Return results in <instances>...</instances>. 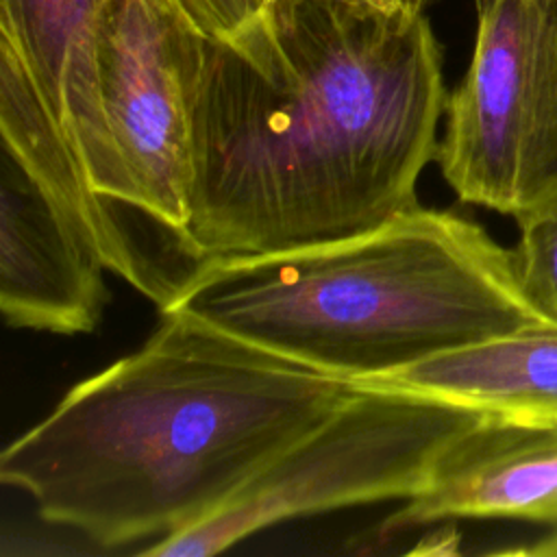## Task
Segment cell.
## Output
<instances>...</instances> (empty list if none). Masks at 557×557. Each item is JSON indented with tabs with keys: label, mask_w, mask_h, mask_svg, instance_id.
<instances>
[{
	"label": "cell",
	"mask_w": 557,
	"mask_h": 557,
	"mask_svg": "<svg viewBox=\"0 0 557 557\" xmlns=\"http://www.w3.org/2000/svg\"><path fill=\"white\" fill-rule=\"evenodd\" d=\"M446 98L422 11L270 0L231 37L205 41L181 248L194 259L281 252L418 207Z\"/></svg>",
	"instance_id": "1"
},
{
	"label": "cell",
	"mask_w": 557,
	"mask_h": 557,
	"mask_svg": "<svg viewBox=\"0 0 557 557\" xmlns=\"http://www.w3.org/2000/svg\"><path fill=\"white\" fill-rule=\"evenodd\" d=\"M146 344L76 383L0 457L44 520L104 548L159 542L231 500L355 389L163 309Z\"/></svg>",
	"instance_id": "2"
},
{
	"label": "cell",
	"mask_w": 557,
	"mask_h": 557,
	"mask_svg": "<svg viewBox=\"0 0 557 557\" xmlns=\"http://www.w3.org/2000/svg\"><path fill=\"white\" fill-rule=\"evenodd\" d=\"M163 309L350 383L550 324L522 289L513 248L420 205L335 242L205 257Z\"/></svg>",
	"instance_id": "3"
},
{
	"label": "cell",
	"mask_w": 557,
	"mask_h": 557,
	"mask_svg": "<svg viewBox=\"0 0 557 557\" xmlns=\"http://www.w3.org/2000/svg\"><path fill=\"white\" fill-rule=\"evenodd\" d=\"M490 413L405 389L357 385L198 524L141 548L154 557L226 550L272 524L418 494L442 453Z\"/></svg>",
	"instance_id": "4"
},
{
	"label": "cell",
	"mask_w": 557,
	"mask_h": 557,
	"mask_svg": "<svg viewBox=\"0 0 557 557\" xmlns=\"http://www.w3.org/2000/svg\"><path fill=\"white\" fill-rule=\"evenodd\" d=\"M474 15L435 161L461 202L518 220L557 198V0H474Z\"/></svg>",
	"instance_id": "5"
},
{
	"label": "cell",
	"mask_w": 557,
	"mask_h": 557,
	"mask_svg": "<svg viewBox=\"0 0 557 557\" xmlns=\"http://www.w3.org/2000/svg\"><path fill=\"white\" fill-rule=\"evenodd\" d=\"M207 37L178 0H109L98 30L100 98L124 205L176 242L187 222L191 91Z\"/></svg>",
	"instance_id": "6"
},
{
	"label": "cell",
	"mask_w": 557,
	"mask_h": 557,
	"mask_svg": "<svg viewBox=\"0 0 557 557\" xmlns=\"http://www.w3.org/2000/svg\"><path fill=\"white\" fill-rule=\"evenodd\" d=\"M104 261L89 235L2 148L0 309L9 326L89 333L109 300Z\"/></svg>",
	"instance_id": "7"
},
{
	"label": "cell",
	"mask_w": 557,
	"mask_h": 557,
	"mask_svg": "<svg viewBox=\"0 0 557 557\" xmlns=\"http://www.w3.org/2000/svg\"><path fill=\"white\" fill-rule=\"evenodd\" d=\"M457 518L557 527V424L483 418L442 453L424 487L392 511L379 533Z\"/></svg>",
	"instance_id": "8"
},
{
	"label": "cell",
	"mask_w": 557,
	"mask_h": 557,
	"mask_svg": "<svg viewBox=\"0 0 557 557\" xmlns=\"http://www.w3.org/2000/svg\"><path fill=\"white\" fill-rule=\"evenodd\" d=\"M107 2L0 0V44L24 63L91 187L124 205L122 168L98 83V30Z\"/></svg>",
	"instance_id": "9"
},
{
	"label": "cell",
	"mask_w": 557,
	"mask_h": 557,
	"mask_svg": "<svg viewBox=\"0 0 557 557\" xmlns=\"http://www.w3.org/2000/svg\"><path fill=\"white\" fill-rule=\"evenodd\" d=\"M0 133L2 148L89 235L107 270L126 278L163 309L181 281L170 278L165 270L157 268L139 250L113 209L120 202L104 198L91 187L76 150L46 107L24 63L4 44H0Z\"/></svg>",
	"instance_id": "10"
},
{
	"label": "cell",
	"mask_w": 557,
	"mask_h": 557,
	"mask_svg": "<svg viewBox=\"0 0 557 557\" xmlns=\"http://www.w3.org/2000/svg\"><path fill=\"white\" fill-rule=\"evenodd\" d=\"M355 385L405 389L490 416L557 424V326H529Z\"/></svg>",
	"instance_id": "11"
},
{
	"label": "cell",
	"mask_w": 557,
	"mask_h": 557,
	"mask_svg": "<svg viewBox=\"0 0 557 557\" xmlns=\"http://www.w3.org/2000/svg\"><path fill=\"white\" fill-rule=\"evenodd\" d=\"M518 276L533 307L557 326V198L518 220Z\"/></svg>",
	"instance_id": "12"
},
{
	"label": "cell",
	"mask_w": 557,
	"mask_h": 557,
	"mask_svg": "<svg viewBox=\"0 0 557 557\" xmlns=\"http://www.w3.org/2000/svg\"><path fill=\"white\" fill-rule=\"evenodd\" d=\"M209 37H231L261 13L268 0H178Z\"/></svg>",
	"instance_id": "13"
},
{
	"label": "cell",
	"mask_w": 557,
	"mask_h": 557,
	"mask_svg": "<svg viewBox=\"0 0 557 557\" xmlns=\"http://www.w3.org/2000/svg\"><path fill=\"white\" fill-rule=\"evenodd\" d=\"M352 2H363V4H372V7H381V9H400L398 0H352Z\"/></svg>",
	"instance_id": "14"
},
{
	"label": "cell",
	"mask_w": 557,
	"mask_h": 557,
	"mask_svg": "<svg viewBox=\"0 0 557 557\" xmlns=\"http://www.w3.org/2000/svg\"><path fill=\"white\" fill-rule=\"evenodd\" d=\"M398 2H400V7L407 9V11H422L431 0H398Z\"/></svg>",
	"instance_id": "15"
}]
</instances>
